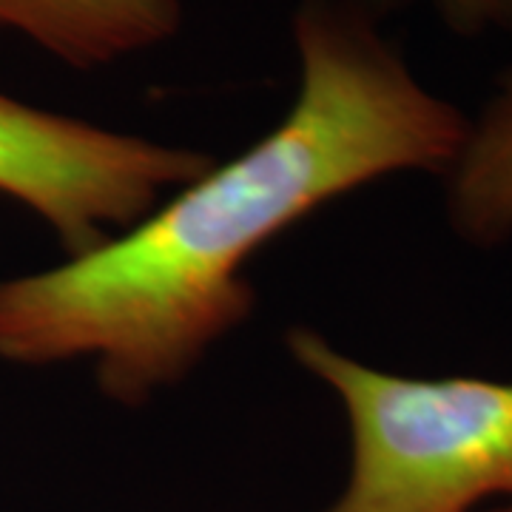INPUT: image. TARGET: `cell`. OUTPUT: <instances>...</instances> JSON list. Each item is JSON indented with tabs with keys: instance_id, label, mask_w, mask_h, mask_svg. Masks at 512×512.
<instances>
[{
	"instance_id": "obj_4",
	"label": "cell",
	"mask_w": 512,
	"mask_h": 512,
	"mask_svg": "<svg viewBox=\"0 0 512 512\" xmlns=\"http://www.w3.org/2000/svg\"><path fill=\"white\" fill-rule=\"evenodd\" d=\"M180 26V0H0V32L29 37L74 69L148 52Z\"/></svg>"
},
{
	"instance_id": "obj_1",
	"label": "cell",
	"mask_w": 512,
	"mask_h": 512,
	"mask_svg": "<svg viewBox=\"0 0 512 512\" xmlns=\"http://www.w3.org/2000/svg\"><path fill=\"white\" fill-rule=\"evenodd\" d=\"M288 114L89 254L0 279V359H89L111 402L180 384L256 305L245 265L293 222L390 174H447L470 117L430 92L356 0H299Z\"/></svg>"
},
{
	"instance_id": "obj_2",
	"label": "cell",
	"mask_w": 512,
	"mask_h": 512,
	"mask_svg": "<svg viewBox=\"0 0 512 512\" xmlns=\"http://www.w3.org/2000/svg\"><path fill=\"white\" fill-rule=\"evenodd\" d=\"M285 345L336 393L350 427L348 481L325 512H478L512 501V382L384 373L302 325Z\"/></svg>"
},
{
	"instance_id": "obj_7",
	"label": "cell",
	"mask_w": 512,
	"mask_h": 512,
	"mask_svg": "<svg viewBox=\"0 0 512 512\" xmlns=\"http://www.w3.org/2000/svg\"><path fill=\"white\" fill-rule=\"evenodd\" d=\"M478 512H512V501L501 504V507H493V510H478Z\"/></svg>"
},
{
	"instance_id": "obj_5",
	"label": "cell",
	"mask_w": 512,
	"mask_h": 512,
	"mask_svg": "<svg viewBox=\"0 0 512 512\" xmlns=\"http://www.w3.org/2000/svg\"><path fill=\"white\" fill-rule=\"evenodd\" d=\"M447 217L478 248L512 239V74L498 83L447 168Z\"/></svg>"
},
{
	"instance_id": "obj_6",
	"label": "cell",
	"mask_w": 512,
	"mask_h": 512,
	"mask_svg": "<svg viewBox=\"0 0 512 512\" xmlns=\"http://www.w3.org/2000/svg\"><path fill=\"white\" fill-rule=\"evenodd\" d=\"M458 35H512V0H421Z\"/></svg>"
},
{
	"instance_id": "obj_3",
	"label": "cell",
	"mask_w": 512,
	"mask_h": 512,
	"mask_svg": "<svg viewBox=\"0 0 512 512\" xmlns=\"http://www.w3.org/2000/svg\"><path fill=\"white\" fill-rule=\"evenodd\" d=\"M194 148L57 114L0 92V194L35 211L69 256L89 254L211 168Z\"/></svg>"
}]
</instances>
